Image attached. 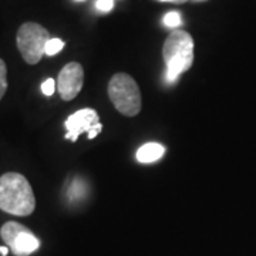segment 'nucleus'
Segmentation results:
<instances>
[{"instance_id": "9b49d317", "label": "nucleus", "mask_w": 256, "mask_h": 256, "mask_svg": "<svg viewBox=\"0 0 256 256\" xmlns=\"http://www.w3.org/2000/svg\"><path fill=\"white\" fill-rule=\"evenodd\" d=\"M6 90H8V67L6 63L0 58V100L4 97Z\"/></svg>"}, {"instance_id": "f257e3e1", "label": "nucleus", "mask_w": 256, "mask_h": 256, "mask_svg": "<svg viewBox=\"0 0 256 256\" xmlns=\"http://www.w3.org/2000/svg\"><path fill=\"white\" fill-rule=\"evenodd\" d=\"M0 210L16 216L34 212L36 196L24 175L6 172L0 176Z\"/></svg>"}, {"instance_id": "f3484780", "label": "nucleus", "mask_w": 256, "mask_h": 256, "mask_svg": "<svg viewBox=\"0 0 256 256\" xmlns=\"http://www.w3.org/2000/svg\"><path fill=\"white\" fill-rule=\"evenodd\" d=\"M76 2H84V0H76Z\"/></svg>"}, {"instance_id": "f8f14e48", "label": "nucleus", "mask_w": 256, "mask_h": 256, "mask_svg": "<svg viewBox=\"0 0 256 256\" xmlns=\"http://www.w3.org/2000/svg\"><path fill=\"white\" fill-rule=\"evenodd\" d=\"M82 195H84V184L80 181H74L72 188L68 190V198L77 200V198H82Z\"/></svg>"}, {"instance_id": "423d86ee", "label": "nucleus", "mask_w": 256, "mask_h": 256, "mask_svg": "<svg viewBox=\"0 0 256 256\" xmlns=\"http://www.w3.org/2000/svg\"><path fill=\"white\" fill-rule=\"evenodd\" d=\"M64 127L67 130L66 138L76 142L82 132H88V140H94L102 130L98 112L92 108H82L76 111L66 120Z\"/></svg>"}, {"instance_id": "9d476101", "label": "nucleus", "mask_w": 256, "mask_h": 256, "mask_svg": "<svg viewBox=\"0 0 256 256\" xmlns=\"http://www.w3.org/2000/svg\"><path fill=\"white\" fill-rule=\"evenodd\" d=\"M64 47V42L62 38H50L48 42H47V46H46V56H56L57 53H60L62 50H63Z\"/></svg>"}, {"instance_id": "1a4fd4ad", "label": "nucleus", "mask_w": 256, "mask_h": 256, "mask_svg": "<svg viewBox=\"0 0 256 256\" xmlns=\"http://www.w3.org/2000/svg\"><path fill=\"white\" fill-rule=\"evenodd\" d=\"M164 24L166 28H176L181 26V23H182V18H181V14H180V12H168L164 16Z\"/></svg>"}, {"instance_id": "20e7f679", "label": "nucleus", "mask_w": 256, "mask_h": 256, "mask_svg": "<svg viewBox=\"0 0 256 256\" xmlns=\"http://www.w3.org/2000/svg\"><path fill=\"white\" fill-rule=\"evenodd\" d=\"M48 40L50 33L47 32L46 28L34 22H26L18 28L16 44L24 62L34 66L46 54Z\"/></svg>"}, {"instance_id": "4468645a", "label": "nucleus", "mask_w": 256, "mask_h": 256, "mask_svg": "<svg viewBox=\"0 0 256 256\" xmlns=\"http://www.w3.org/2000/svg\"><path fill=\"white\" fill-rule=\"evenodd\" d=\"M54 90L56 82L53 78H47L46 82H43V84H42V92H43V94L47 96V97L53 96V94H54Z\"/></svg>"}, {"instance_id": "39448f33", "label": "nucleus", "mask_w": 256, "mask_h": 256, "mask_svg": "<svg viewBox=\"0 0 256 256\" xmlns=\"http://www.w3.org/2000/svg\"><path fill=\"white\" fill-rule=\"evenodd\" d=\"M0 236L16 256H28L36 252L40 240L24 225L10 220L0 228Z\"/></svg>"}, {"instance_id": "ddd939ff", "label": "nucleus", "mask_w": 256, "mask_h": 256, "mask_svg": "<svg viewBox=\"0 0 256 256\" xmlns=\"http://www.w3.org/2000/svg\"><path fill=\"white\" fill-rule=\"evenodd\" d=\"M114 8V0H97L96 9L100 10L101 13H108Z\"/></svg>"}, {"instance_id": "0eeeda50", "label": "nucleus", "mask_w": 256, "mask_h": 256, "mask_svg": "<svg viewBox=\"0 0 256 256\" xmlns=\"http://www.w3.org/2000/svg\"><path fill=\"white\" fill-rule=\"evenodd\" d=\"M84 82V70L77 62L66 64L57 77V90L64 101L74 100L82 92Z\"/></svg>"}, {"instance_id": "7ed1b4c3", "label": "nucleus", "mask_w": 256, "mask_h": 256, "mask_svg": "<svg viewBox=\"0 0 256 256\" xmlns=\"http://www.w3.org/2000/svg\"><path fill=\"white\" fill-rule=\"evenodd\" d=\"M108 97L122 116L134 117L141 111V92L137 82L126 73H117L108 82Z\"/></svg>"}, {"instance_id": "f03ea898", "label": "nucleus", "mask_w": 256, "mask_h": 256, "mask_svg": "<svg viewBox=\"0 0 256 256\" xmlns=\"http://www.w3.org/2000/svg\"><path fill=\"white\" fill-rule=\"evenodd\" d=\"M166 72V82H174L185 72L191 68L194 63V38L184 30H175L166 37L162 47Z\"/></svg>"}, {"instance_id": "dca6fc26", "label": "nucleus", "mask_w": 256, "mask_h": 256, "mask_svg": "<svg viewBox=\"0 0 256 256\" xmlns=\"http://www.w3.org/2000/svg\"><path fill=\"white\" fill-rule=\"evenodd\" d=\"M160 2H186V0H160Z\"/></svg>"}, {"instance_id": "2eb2a0df", "label": "nucleus", "mask_w": 256, "mask_h": 256, "mask_svg": "<svg viewBox=\"0 0 256 256\" xmlns=\"http://www.w3.org/2000/svg\"><path fill=\"white\" fill-rule=\"evenodd\" d=\"M8 254H9V248H8V246H0V255L8 256Z\"/></svg>"}, {"instance_id": "6e6552de", "label": "nucleus", "mask_w": 256, "mask_h": 256, "mask_svg": "<svg viewBox=\"0 0 256 256\" xmlns=\"http://www.w3.org/2000/svg\"><path fill=\"white\" fill-rule=\"evenodd\" d=\"M165 148L158 142H148L140 146L137 151V160L142 164H151L156 162L160 158H162Z\"/></svg>"}]
</instances>
